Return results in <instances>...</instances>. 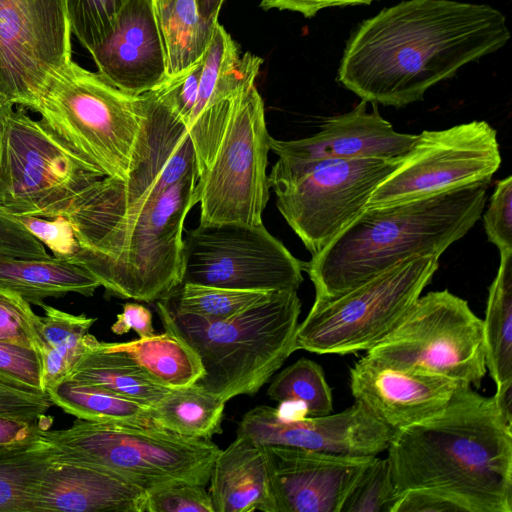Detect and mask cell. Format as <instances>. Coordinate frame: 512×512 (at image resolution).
Wrapping results in <instances>:
<instances>
[{"label": "cell", "mask_w": 512, "mask_h": 512, "mask_svg": "<svg viewBox=\"0 0 512 512\" xmlns=\"http://www.w3.org/2000/svg\"><path fill=\"white\" fill-rule=\"evenodd\" d=\"M164 330L162 334L148 338L102 344L107 349L125 353L168 388H182L197 383L205 374L199 356L180 337Z\"/></svg>", "instance_id": "27"}, {"label": "cell", "mask_w": 512, "mask_h": 512, "mask_svg": "<svg viewBox=\"0 0 512 512\" xmlns=\"http://www.w3.org/2000/svg\"><path fill=\"white\" fill-rule=\"evenodd\" d=\"M89 52L98 73L133 96L153 91L169 77L154 0H129L111 33Z\"/></svg>", "instance_id": "20"}, {"label": "cell", "mask_w": 512, "mask_h": 512, "mask_svg": "<svg viewBox=\"0 0 512 512\" xmlns=\"http://www.w3.org/2000/svg\"><path fill=\"white\" fill-rule=\"evenodd\" d=\"M206 487L175 481L147 492L145 512H214Z\"/></svg>", "instance_id": "39"}, {"label": "cell", "mask_w": 512, "mask_h": 512, "mask_svg": "<svg viewBox=\"0 0 512 512\" xmlns=\"http://www.w3.org/2000/svg\"><path fill=\"white\" fill-rule=\"evenodd\" d=\"M394 501L387 459L377 456L349 492L340 512H391Z\"/></svg>", "instance_id": "36"}, {"label": "cell", "mask_w": 512, "mask_h": 512, "mask_svg": "<svg viewBox=\"0 0 512 512\" xmlns=\"http://www.w3.org/2000/svg\"><path fill=\"white\" fill-rule=\"evenodd\" d=\"M65 380L98 385L150 406L171 390L128 355L107 349L100 341L85 354Z\"/></svg>", "instance_id": "26"}, {"label": "cell", "mask_w": 512, "mask_h": 512, "mask_svg": "<svg viewBox=\"0 0 512 512\" xmlns=\"http://www.w3.org/2000/svg\"><path fill=\"white\" fill-rule=\"evenodd\" d=\"M100 287L85 268L56 256L22 258L0 252V292L41 306L47 298L68 293L92 296Z\"/></svg>", "instance_id": "24"}, {"label": "cell", "mask_w": 512, "mask_h": 512, "mask_svg": "<svg viewBox=\"0 0 512 512\" xmlns=\"http://www.w3.org/2000/svg\"><path fill=\"white\" fill-rule=\"evenodd\" d=\"M155 303L164 329L199 356L205 374L197 384L224 402L255 395L295 352L301 313L297 290L274 292L223 320L176 312L161 300Z\"/></svg>", "instance_id": "6"}, {"label": "cell", "mask_w": 512, "mask_h": 512, "mask_svg": "<svg viewBox=\"0 0 512 512\" xmlns=\"http://www.w3.org/2000/svg\"><path fill=\"white\" fill-rule=\"evenodd\" d=\"M489 184L365 208L328 246L304 262L315 300L337 297L409 258L441 256L480 219Z\"/></svg>", "instance_id": "4"}, {"label": "cell", "mask_w": 512, "mask_h": 512, "mask_svg": "<svg viewBox=\"0 0 512 512\" xmlns=\"http://www.w3.org/2000/svg\"><path fill=\"white\" fill-rule=\"evenodd\" d=\"M11 106H14V105L0 99V135H1V131H2L6 113Z\"/></svg>", "instance_id": "50"}, {"label": "cell", "mask_w": 512, "mask_h": 512, "mask_svg": "<svg viewBox=\"0 0 512 512\" xmlns=\"http://www.w3.org/2000/svg\"><path fill=\"white\" fill-rule=\"evenodd\" d=\"M237 436L265 446H289L348 456H378L393 430L361 402L324 416L289 417L279 408L258 405L240 420Z\"/></svg>", "instance_id": "16"}, {"label": "cell", "mask_w": 512, "mask_h": 512, "mask_svg": "<svg viewBox=\"0 0 512 512\" xmlns=\"http://www.w3.org/2000/svg\"><path fill=\"white\" fill-rule=\"evenodd\" d=\"M54 452L41 436L0 450V512H32Z\"/></svg>", "instance_id": "32"}, {"label": "cell", "mask_w": 512, "mask_h": 512, "mask_svg": "<svg viewBox=\"0 0 512 512\" xmlns=\"http://www.w3.org/2000/svg\"><path fill=\"white\" fill-rule=\"evenodd\" d=\"M493 397L502 417L512 425V379L497 386Z\"/></svg>", "instance_id": "48"}, {"label": "cell", "mask_w": 512, "mask_h": 512, "mask_svg": "<svg viewBox=\"0 0 512 512\" xmlns=\"http://www.w3.org/2000/svg\"><path fill=\"white\" fill-rule=\"evenodd\" d=\"M439 258L433 254L409 258L337 297L315 300L297 326L295 351L346 355L369 350L421 296Z\"/></svg>", "instance_id": "8"}, {"label": "cell", "mask_w": 512, "mask_h": 512, "mask_svg": "<svg viewBox=\"0 0 512 512\" xmlns=\"http://www.w3.org/2000/svg\"><path fill=\"white\" fill-rule=\"evenodd\" d=\"M52 405L47 393H30L0 384V415L40 420Z\"/></svg>", "instance_id": "44"}, {"label": "cell", "mask_w": 512, "mask_h": 512, "mask_svg": "<svg viewBox=\"0 0 512 512\" xmlns=\"http://www.w3.org/2000/svg\"><path fill=\"white\" fill-rule=\"evenodd\" d=\"M509 38L506 17L490 5L405 0L358 25L338 81L366 102L404 107Z\"/></svg>", "instance_id": "1"}, {"label": "cell", "mask_w": 512, "mask_h": 512, "mask_svg": "<svg viewBox=\"0 0 512 512\" xmlns=\"http://www.w3.org/2000/svg\"><path fill=\"white\" fill-rule=\"evenodd\" d=\"M46 393L53 405L78 419L92 422L154 424L151 420L150 405L98 385L64 380L48 388Z\"/></svg>", "instance_id": "31"}, {"label": "cell", "mask_w": 512, "mask_h": 512, "mask_svg": "<svg viewBox=\"0 0 512 512\" xmlns=\"http://www.w3.org/2000/svg\"><path fill=\"white\" fill-rule=\"evenodd\" d=\"M203 67V57L187 70L169 76L153 91L182 120L185 127L195 105Z\"/></svg>", "instance_id": "42"}, {"label": "cell", "mask_w": 512, "mask_h": 512, "mask_svg": "<svg viewBox=\"0 0 512 512\" xmlns=\"http://www.w3.org/2000/svg\"><path fill=\"white\" fill-rule=\"evenodd\" d=\"M101 178L40 121L8 109L0 135V204L8 213L60 216Z\"/></svg>", "instance_id": "11"}, {"label": "cell", "mask_w": 512, "mask_h": 512, "mask_svg": "<svg viewBox=\"0 0 512 512\" xmlns=\"http://www.w3.org/2000/svg\"><path fill=\"white\" fill-rule=\"evenodd\" d=\"M365 355L390 367L428 372L475 388L487 372L482 319L448 290L420 296Z\"/></svg>", "instance_id": "9"}, {"label": "cell", "mask_w": 512, "mask_h": 512, "mask_svg": "<svg viewBox=\"0 0 512 512\" xmlns=\"http://www.w3.org/2000/svg\"><path fill=\"white\" fill-rule=\"evenodd\" d=\"M25 228L54 256L72 261L78 251V242L73 227L64 216L51 218L34 215H16Z\"/></svg>", "instance_id": "41"}, {"label": "cell", "mask_w": 512, "mask_h": 512, "mask_svg": "<svg viewBox=\"0 0 512 512\" xmlns=\"http://www.w3.org/2000/svg\"><path fill=\"white\" fill-rule=\"evenodd\" d=\"M367 103L362 100L353 110L326 119L320 130L310 137L297 140L271 137L270 150L278 160L268 175L270 188L295 170L312 163L402 157L417 135L397 132L380 115L375 104L369 112Z\"/></svg>", "instance_id": "17"}, {"label": "cell", "mask_w": 512, "mask_h": 512, "mask_svg": "<svg viewBox=\"0 0 512 512\" xmlns=\"http://www.w3.org/2000/svg\"><path fill=\"white\" fill-rule=\"evenodd\" d=\"M155 9L167 51L168 75L174 76L203 57L218 20L202 18L195 0L155 2Z\"/></svg>", "instance_id": "30"}, {"label": "cell", "mask_w": 512, "mask_h": 512, "mask_svg": "<svg viewBox=\"0 0 512 512\" xmlns=\"http://www.w3.org/2000/svg\"><path fill=\"white\" fill-rule=\"evenodd\" d=\"M270 473L267 512H340L349 492L377 456H348L266 446Z\"/></svg>", "instance_id": "18"}, {"label": "cell", "mask_w": 512, "mask_h": 512, "mask_svg": "<svg viewBox=\"0 0 512 512\" xmlns=\"http://www.w3.org/2000/svg\"><path fill=\"white\" fill-rule=\"evenodd\" d=\"M374 0H261L265 9H278L299 12L307 18L313 17L319 10L329 7L370 4Z\"/></svg>", "instance_id": "47"}, {"label": "cell", "mask_w": 512, "mask_h": 512, "mask_svg": "<svg viewBox=\"0 0 512 512\" xmlns=\"http://www.w3.org/2000/svg\"><path fill=\"white\" fill-rule=\"evenodd\" d=\"M225 403L197 383L171 389L150 406L155 425L174 433L211 440L222 433Z\"/></svg>", "instance_id": "29"}, {"label": "cell", "mask_w": 512, "mask_h": 512, "mask_svg": "<svg viewBox=\"0 0 512 512\" xmlns=\"http://www.w3.org/2000/svg\"><path fill=\"white\" fill-rule=\"evenodd\" d=\"M303 271L304 262L263 223H199L183 238L181 283L245 291L298 290Z\"/></svg>", "instance_id": "13"}, {"label": "cell", "mask_w": 512, "mask_h": 512, "mask_svg": "<svg viewBox=\"0 0 512 512\" xmlns=\"http://www.w3.org/2000/svg\"><path fill=\"white\" fill-rule=\"evenodd\" d=\"M51 423L47 416L34 420L0 415V450L38 439Z\"/></svg>", "instance_id": "45"}, {"label": "cell", "mask_w": 512, "mask_h": 512, "mask_svg": "<svg viewBox=\"0 0 512 512\" xmlns=\"http://www.w3.org/2000/svg\"><path fill=\"white\" fill-rule=\"evenodd\" d=\"M400 158L332 160L301 167L271 186L277 209L314 256L365 209Z\"/></svg>", "instance_id": "12"}, {"label": "cell", "mask_w": 512, "mask_h": 512, "mask_svg": "<svg viewBox=\"0 0 512 512\" xmlns=\"http://www.w3.org/2000/svg\"><path fill=\"white\" fill-rule=\"evenodd\" d=\"M40 316L19 296L0 292V342L34 349L39 353Z\"/></svg>", "instance_id": "38"}, {"label": "cell", "mask_w": 512, "mask_h": 512, "mask_svg": "<svg viewBox=\"0 0 512 512\" xmlns=\"http://www.w3.org/2000/svg\"><path fill=\"white\" fill-rule=\"evenodd\" d=\"M0 384L25 392L45 394L38 351L0 342Z\"/></svg>", "instance_id": "37"}, {"label": "cell", "mask_w": 512, "mask_h": 512, "mask_svg": "<svg viewBox=\"0 0 512 512\" xmlns=\"http://www.w3.org/2000/svg\"><path fill=\"white\" fill-rule=\"evenodd\" d=\"M500 164L497 132L486 121L424 130L397 167L375 188L365 208L490 182Z\"/></svg>", "instance_id": "14"}, {"label": "cell", "mask_w": 512, "mask_h": 512, "mask_svg": "<svg viewBox=\"0 0 512 512\" xmlns=\"http://www.w3.org/2000/svg\"><path fill=\"white\" fill-rule=\"evenodd\" d=\"M262 59L238 48L219 23L203 55L194 108L186 125L198 172L212 160L229 119L234 98L254 84Z\"/></svg>", "instance_id": "19"}, {"label": "cell", "mask_w": 512, "mask_h": 512, "mask_svg": "<svg viewBox=\"0 0 512 512\" xmlns=\"http://www.w3.org/2000/svg\"><path fill=\"white\" fill-rule=\"evenodd\" d=\"M460 386L463 385L446 377L390 367L366 355L350 369L355 401L364 404L393 431L441 411Z\"/></svg>", "instance_id": "21"}, {"label": "cell", "mask_w": 512, "mask_h": 512, "mask_svg": "<svg viewBox=\"0 0 512 512\" xmlns=\"http://www.w3.org/2000/svg\"><path fill=\"white\" fill-rule=\"evenodd\" d=\"M280 404H298L305 416H324L333 411L332 389L322 367L300 358L278 373L267 389Z\"/></svg>", "instance_id": "33"}, {"label": "cell", "mask_w": 512, "mask_h": 512, "mask_svg": "<svg viewBox=\"0 0 512 512\" xmlns=\"http://www.w3.org/2000/svg\"><path fill=\"white\" fill-rule=\"evenodd\" d=\"M31 109L83 163L119 181L148 158L170 113L154 91L130 95L73 60L50 76Z\"/></svg>", "instance_id": "5"}, {"label": "cell", "mask_w": 512, "mask_h": 512, "mask_svg": "<svg viewBox=\"0 0 512 512\" xmlns=\"http://www.w3.org/2000/svg\"><path fill=\"white\" fill-rule=\"evenodd\" d=\"M208 484L214 512H267L270 473L266 446L236 436L217 455Z\"/></svg>", "instance_id": "23"}, {"label": "cell", "mask_w": 512, "mask_h": 512, "mask_svg": "<svg viewBox=\"0 0 512 512\" xmlns=\"http://www.w3.org/2000/svg\"><path fill=\"white\" fill-rule=\"evenodd\" d=\"M152 320V313L148 308L128 302L123 305L122 312L116 315L111 331L116 335H123L134 330L139 338H148L155 335Z\"/></svg>", "instance_id": "46"}, {"label": "cell", "mask_w": 512, "mask_h": 512, "mask_svg": "<svg viewBox=\"0 0 512 512\" xmlns=\"http://www.w3.org/2000/svg\"><path fill=\"white\" fill-rule=\"evenodd\" d=\"M147 492L114 472L54 460L38 487L32 512H145Z\"/></svg>", "instance_id": "22"}, {"label": "cell", "mask_w": 512, "mask_h": 512, "mask_svg": "<svg viewBox=\"0 0 512 512\" xmlns=\"http://www.w3.org/2000/svg\"><path fill=\"white\" fill-rule=\"evenodd\" d=\"M273 293L181 283L160 300L176 312L223 320L265 301Z\"/></svg>", "instance_id": "34"}, {"label": "cell", "mask_w": 512, "mask_h": 512, "mask_svg": "<svg viewBox=\"0 0 512 512\" xmlns=\"http://www.w3.org/2000/svg\"><path fill=\"white\" fill-rule=\"evenodd\" d=\"M197 168L160 194L113 203L89 187L60 215L78 242L71 262L89 271L106 297L153 303L182 280L184 221L199 202Z\"/></svg>", "instance_id": "3"}, {"label": "cell", "mask_w": 512, "mask_h": 512, "mask_svg": "<svg viewBox=\"0 0 512 512\" xmlns=\"http://www.w3.org/2000/svg\"><path fill=\"white\" fill-rule=\"evenodd\" d=\"M128 1L65 0L71 33L90 51L111 33Z\"/></svg>", "instance_id": "35"}, {"label": "cell", "mask_w": 512, "mask_h": 512, "mask_svg": "<svg viewBox=\"0 0 512 512\" xmlns=\"http://www.w3.org/2000/svg\"><path fill=\"white\" fill-rule=\"evenodd\" d=\"M482 322L486 369L497 387L512 379V251L500 252Z\"/></svg>", "instance_id": "28"}, {"label": "cell", "mask_w": 512, "mask_h": 512, "mask_svg": "<svg viewBox=\"0 0 512 512\" xmlns=\"http://www.w3.org/2000/svg\"><path fill=\"white\" fill-rule=\"evenodd\" d=\"M39 355L44 390L68 378L74 367L98 341L89 329L97 320L85 314L73 315L42 304Z\"/></svg>", "instance_id": "25"}, {"label": "cell", "mask_w": 512, "mask_h": 512, "mask_svg": "<svg viewBox=\"0 0 512 512\" xmlns=\"http://www.w3.org/2000/svg\"><path fill=\"white\" fill-rule=\"evenodd\" d=\"M488 240L499 252L512 251V177L496 182L483 216Z\"/></svg>", "instance_id": "40"}, {"label": "cell", "mask_w": 512, "mask_h": 512, "mask_svg": "<svg viewBox=\"0 0 512 512\" xmlns=\"http://www.w3.org/2000/svg\"><path fill=\"white\" fill-rule=\"evenodd\" d=\"M391 512H470L459 500L433 489H410L396 496Z\"/></svg>", "instance_id": "43"}, {"label": "cell", "mask_w": 512, "mask_h": 512, "mask_svg": "<svg viewBox=\"0 0 512 512\" xmlns=\"http://www.w3.org/2000/svg\"><path fill=\"white\" fill-rule=\"evenodd\" d=\"M41 438L52 448L54 460L114 472L146 492L175 481L206 487L221 451L212 440L183 436L155 424L78 418L66 429L42 430Z\"/></svg>", "instance_id": "7"}, {"label": "cell", "mask_w": 512, "mask_h": 512, "mask_svg": "<svg viewBox=\"0 0 512 512\" xmlns=\"http://www.w3.org/2000/svg\"><path fill=\"white\" fill-rule=\"evenodd\" d=\"M386 451L395 499L433 489L470 512H512V425L493 396L460 386L441 411L394 430Z\"/></svg>", "instance_id": "2"}, {"label": "cell", "mask_w": 512, "mask_h": 512, "mask_svg": "<svg viewBox=\"0 0 512 512\" xmlns=\"http://www.w3.org/2000/svg\"><path fill=\"white\" fill-rule=\"evenodd\" d=\"M65 0H0V99L32 108L71 58Z\"/></svg>", "instance_id": "15"}, {"label": "cell", "mask_w": 512, "mask_h": 512, "mask_svg": "<svg viewBox=\"0 0 512 512\" xmlns=\"http://www.w3.org/2000/svg\"><path fill=\"white\" fill-rule=\"evenodd\" d=\"M155 2H167L169 0H154Z\"/></svg>", "instance_id": "51"}, {"label": "cell", "mask_w": 512, "mask_h": 512, "mask_svg": "<svg viewBox=\"0 0 512 512\" xmlns=\"http://www.w3.org/2000/svg\"><path fill=\"white\" fill-rule=\"evenodd\" d=\"M270 138L262 97L252 84L234 98L217 150L199 174V223H262L270 197Z\"/></svg>", "instance_id": "10"}, {"label": "cell", "mask_w": 512, "mask_h": 512, "mask_svg": "<svg viewBox=\"0 0 512 512\" xmlns=\"http://www.w3.org/2000/svg\"><path fill=\"white\" fill-rule=\"evenodd\" d=\"M225 0H195L199 15L206 20H218Z\"/></svg>", "instance_id": "49"}]
</instances>
